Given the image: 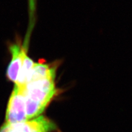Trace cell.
<instances>
[{
  "label": "cell",
  "instance_id": "1",
  "mask_svg": "<svg viewBox=\"0 0 132 132\" xmlns=\"http://www.w3.org/2000/svg\"><path fill=\"white\" fill-rule=\"evenodd\" d=\"M56 73L36 79L16 88L22 95L27 120L37 118L43 112L56 93Z\"/></svg>",
  "mask_w": 132,
  "mask_h": 132
},
{
  "label": "cell",
  "instance_id": "2",
  "mask_svg": "<svg viewBox=\"0 0 132 132\" xmlns=\"http://www.w3.org/2000/svg\"><path fill=\"white\" fill-rule=\"evenodd\" d=\"M57 129L52 120L43 115L19 122H4L0 132H52Z\"/></svg>",
  "mask_w": 132,
  "mask_h": 132
},
{
  "label": "cell",
  "instance_id": "3",
  "mask_svg": "<svg viewBox=\"0 0 132 132\" xmlns=\"http://www.w3.org/2000/svg\"><path fill=\"white\" fill-rule=\"evenodd\" d=\"M27 120L23 97L14 86L8 102L5 116V122H19Z\"/></svg>",
  "mask_w": 132,
  "mask_h": 132
},
{
  "label": "cell",
  "instance_id": "4",
  "mask_svg": "<svg viewBox=\"0 0 132 132\" xmlns=\"http://www.w3.org/2000/svg\"><path fill=\"white\" fill-rule=\"evenodd\" d=\"M10 52L12 54V59L7 67L6 75L9 80L15 83L21 69L24 56L27 52L26 48L19 44L11 45Z\"/></svg>",
  "mask_w": 132,
  "mask_h": 132
}]
</instances>
